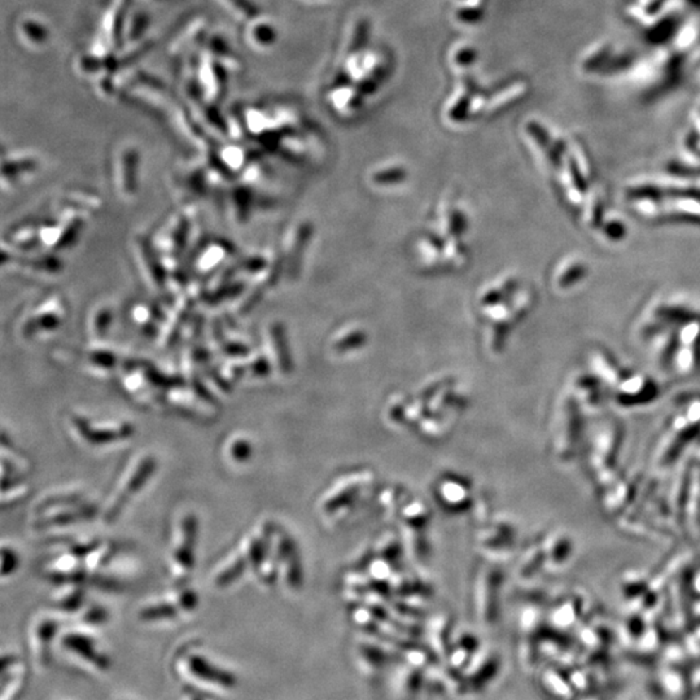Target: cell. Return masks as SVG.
Wrapping results in <instances>:
<instances>
[{"label":"cell","instance_id":"7a4b0ae2","mask_svg":"<svg viewBox=\"0 0 700 700\" xmlns=\"http://www.w3.org/2000/svg\"><path fill=\"white\" fill-rule=\"evenodd\" d=\"M198 540V519L194 514H187L182 518L177 538L172 551V564L174 577L177 581L189 580V574L195 566V552Z\"/></svg>","mask_w":700,"mask_h":700},{"label":"cell","instance_id":"8992f818","mask_svg":"<svg viewBox=\"0 0 700 700\" xmlns=\"http://www.w3.org/2000/svg\"><path fill=\"white\" fill-rule=\"evenodd\" d=\"M95 514L94 504H83L82 499L63 502L38 511L35 527L49 528L69 526L90 519Z\"/></svg>","mask_w":700,"mask_h":700},{"label":"cell","instance_id":"4fadbf2b","mask_svg":"<svg viewBox=\"0 0 700 700\" xmlns=\"http://www.w3.org/2000/svg\"><path fill=\"white\" fill-rule=\"evenodd\" d=\"M81 620L90 625H102L108 620V612L102 607H90L85 612H82Z\"/></svg>","mask_w":700,"mask_h":700},{"label":"cell","instance_id":"ba28073f","mask_svg":"<svg viewBox=\"0 0 700 700\" xmlns=\"http://www.w3.org/2000/svg\"><path fill=\"white\" fill-rule=\"evenodd\" d=\"M59 631V622L51 617H43L32 629V651L40 665H47L51 647Z\"/></svg>","mask_w":700,"mask_h":700},{"label":"cell","instance_id":"277c9868","mask_svg":"<svg viewBox=\"0 0 700 700\" xmlns=\"http://www.w3.org/2000/svg\"><path fill=\"white\" fill-rule=\"evenodd\" d=\"M187 676L201 686H209L222 690H232L237 687V678L232 672L222 668L203 653H189L184 660Z\"/></svg>","mask_w":700,"mask_h":700},{"label":"cell","instance_id":"7c38bea8","mask_svg":"<svg viewBox=\"0 0 700 700\" xmlns=\"http://www.w3.org/2000/svg\"><path fill=\"white\" fill-rule=\"evenodd\" d=\"M18 566V557L13 549L3 547L1 549V576L7 577L16 572Z\"/></svg>","mask_w":700,"mask_h":700},{"label":"cell","instance_id":"8fae6325","mask_svg":"<svg viewBox=\"0 0 700 700\" xmlns=\"http://www.w3.org/2000/svg\"><path fill=\"white\" fill-rule=\"evenodd\" d=\"M252 444L245 439H235L230 444V456L237 463H244L252 456Z\"/></svg>","mask_w":700,"mask_h":700},{"label":"cell","instance_id":"3957f363","mask_svg":"<svg viewBox=\"0 0 700 700\" xmlns=\"http://www.w3.org/2000/svg\"><path fill=\"white\" fill-rule=\"evenodd\" d=\"M71 427L78 433L79 437L88 445L102 446L116 444L133 437L135 433L134 425L127 422L116 423H100L93 419L81 415L71 417Z\"/></svg>","mask_w":700,"mask_h":700},{"label":"cell","instance_id":"5b68a950","mask_svg":"<svg viewBox=\"0 0 700 700\" xmlns=\"http://www.w3.org/2000/svg\"><path fill=\"white\" fill-rule=\"evenodd\" d=\"M61 646L66 653L83 663L87 668L94 669L99 673L107 672L112 665L109 656L99 646L97 641L85 633L71 631L65 634L61 639Z\"/></svg>","mask_w":700,"mask_h":700},{"label":"cell","instance_id":"52a82bcc","mask_svg":"<svg viewBox=\"0 0 700 700\" xmlns=\"http://www.w3.org/2000/svg\"><path fill=\"white\" fill-rule=\"evenodd\" d=\"M198 606V595L191 589H184L172 600H160L158 603L148 605L141 610L139 617L143 622H167L178 617L179 614H187Z\"/></svg>","mask_w":700,"mask_h":700},{"label":"cell","instance_id":"6da1fadb","mask_svg":"<svg viewBox=\"0 0 700 700\" xmlns=\"http://www.w3.org/2000/svg\"><path fill=\"white\" fill-rule=\"evenodd\" d=\"M158 470V459L153 456H143L127 471L126 476L119 484L116 493L112 496L104 511V520L107 523L116 521L125 510L133 497L142 492L148 484L152 475Z\"/></svg>","mask_w":700,"mask_h":700},{"label":"cell","instance_id":"30bf717a","mask_svg":"<svg viewBox=\"0 0 700 700\" xmlns=\"http://www.w3.org/2000/svg\"><path fill=\"white\" fill-rule=\"evenodd\" d=\"M85 602V591L79 586H73L69 591L61 593L56 598V605L65 611H76Z\"/></svg>","mask_w":700,"mask_h":700},{"label":"cell","instance_id":"9c48e42d","mask_svg":"<svg viewBox=\"0 0 700 700\" xmlns=\"http://www.w3.org/2000/svg\"><path fill=\"white\" fill-rule=\"evenodd\" d=\"M422 682H423V680H422V676L417 673V669L409 665L408 668L400 669L398 678H397V681L393 682V684H398V686H396L394 692L396 694H398L397 696H400L401 699H413L414 696H417Z\"/></svg>","mask_w":700,"mask_h":700}]
</instances>
